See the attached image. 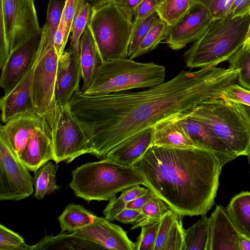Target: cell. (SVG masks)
Returning <instances> with one entry per match:
<instances>
[{"label":"cell","instance_id":"cell-1","mask_svg":"<svg viewBox=\"0 0 250 250\" xmlns=\"http://www.w3.org/2000/svg\"><path fill=\"white\" fill-rule=\"evenodd\" d=\"M235 82L230 69L208 66L193 72L183 70L141 91L86 95L80 90L68 106L88 140V153L104 159L128 137L189 112L206 100L220 98L223 90Z\"/></svg>","mask_w":250,"mask_h":250},{"label":"cell","instance_id":"cell-2","mask_svg":"<svg viewBox=\"0 0 250 250\" xmlns=\"http://www.w3.org/2000/svg\"><path fill=\"white\" fill-rule=\"evenodd\" d=\"M132 166L145 186L183 216L205 215L214 204L222 167L209 151L151 146Z\"/></svg>","mask_w":250,"mask_h":250},{"label":"cell","instance_id":"cell-3","mask_svg":"<svg viewBox=\"0 0 250 250\" xmlns=\"http://www.w3.org/2000/svg\"><path fill=\"white\" fill-rule=\"evenodd\" d=\"M250 24V13L233 18H214L184 54L186 65L202 68L228 61L246 42Z\"/></svg>","mask_w":250,"mask_h":250},{"label":"cell","instance_id":"cell-4","mask_svg":"<svg viewBox=\"0 0 250 250\" xmlns=\"http://www.w3.org/2000/svg\"><path fill=\"white\" fill-rule=\"evenodd\" d=\"M145 184L143 177L132 166L104 158L74 169L69 187L76 196L89 202L107 201L126 188Z\"/></svg>","mask_w":250,"mask_h":250},{"label":"cell","instance_id":"cell-5","mask_svg":"<svg viewBox=\"0 0 250 250\" xmlns=\"http://www.w3.org/2000/svg\"><path fill=\"white\" fill-rule=\"evenodd\" d=\"M166 68L128 58L101 62L86 95H103L135 88H150L165 82Z\"/></svg>","mask_w":250,"mask_h":250},{"label":"cell","instance_id":"cell-6","mask_svg":"<svg viewBox=\"0 0 250 250\" xmlns=\"http://www.w3.org/2000/svg\"><path fill=\"white\" fill-rule=\"evenodd\" d=\"M206 124L237 157L250 151V125L234 103L221 98L206 100L183 114Z\"/></svg>","mask_w":250,"mask_h":250},{"label":"cell","instance_id":"cell-7","mask_svg":"<svg viewBox=\"0 0 250 250\" xmlns=\"http://www.w3.org/2000/svg\"><path fill=\"white\" fill-rule=\"evenodd\" d=\"M133 19L114 2L93 7L88 26L102 62L128 58Z\"/></svg>","mask_w":250,"mask_h":250},{"label":"cell","instance_id":"cell-8","mask_svg":"<svg viewBox=\"0 0 250 250\" xmlns=\"http://www.w3.org/2000/svg\"><path fill=\"white\" fill-rule=\"evenodd\" d=\"M41 29L34 0H0V68L12 51Z\"/></svg>","mask_w":250,"mask_h":250},{"label":"cell","instance_id":"cell-9","mask_svg":"<svg viewBox=\"0 0 250 250\" xmlns=\"http://www.w3.org/2000/svg\"><path fill=\"white\" fill-rule=\"evenodd\" d=\"M44 118L51 130L52 160L56 164L62 161L69 163L79 156L88 153V140L68 104L60 108L55 106Z\"/></svg>","mask_w":250,"mask_h":250},{"label":"cell","instance_id":"cell-10","mask_svg":"<svg viewBox=\"0 0 250 250\" xmlns=\"http://www.w3.org/2000/svg\"><path fill=\"white\" fill-rule=\"evenodd\" d=\"M39 57L32 83V98L35 112L44 118L55 108V87L59 57L53 45L49 44L48 36L41 33L38 47Z\"/></svg>","mask_w":250,"mask_h":250},{"label":"cell","instance_id":"cell-11","mask_svg":"<svg viewBox=\"0 0 250 250\" xmlns=\"http://www.w3.org/2000/svg\"><path fill=\"white\" fill-rule=\"evenodd\" d=\"M28 169L0 136V200L19 201L34 191Z\"/></svg>","mask_w":250,"mask_h":250},{"label":"cell","instance_id":"cell-12","mask_svg":"<svg viewBox=\"0 0 250 250\" xmlns=\"http://www.w3.org/2000/svg\"><path fill=\"white\" fill-rule=\"evenodd\" d=\"M214 19L205 6L192 1L186 14L174 24L169 25L165 42L173 50L181 49L199 39Z\"/></svg>","mask_w":250,"mask_h":250},{"label":"cell","instance_id":"cell-13","mask_svg":"<svg viewBox=\"0 0 250 250\" xmlns=\"http://www.w3.org/2000/svg\"><path fill=\"white\" fill-rule=\"evenodd\" d=\"M40 38L41 32L9 54L1 68L0 85L4 94L11 90L33 65L37 58Z\"/></svg>","mask_w":250,"mask_h":250},{"label":"cell","instance_id":"cell-14","mask_svg":"<svg viewBox=\"0 0 250 250\" xmlns=\"http://www.w3.org/2000/svg\"><path fill=\"white\" fill-rule=\"evenodd\" d=\"M73 235L100 246L103 250H136L135 243L119 226L101 217L96 223L79 228Z\"/></svg>","mask_w":250,"mask_h":250},{"label":"cell","instance_id":"cell-15","mask_svg":"<svg viewBox=\"0 0 250 250\" xmlns=\"http://www.w3.org/2000/svg\"><path fill=\"white\" fill-rule=\"evenodd\" d=\"M82 72L79 53L72 48L63 52L59 60L55 87V105L57 107L67 105L77 92Z\"/></svg>","mask_w":250,"mask_h":250},{"label":"cell","instance_id":"cell-16","mask_svg":"<svg viewBox=\"0 0 250 250\" xmlns=\"http://www.w3.org/2000/svg\"><path fill=\"white\" fill-rule=\"evenodd\" d=\"M186 129L196 145L212 153L223 167L237 156L204 123L182 114L174 118Z\"/></svg>","mask_w":250,"mask_h":250},{"label":"cell","instance_id":"cell-17","mask_svg":"<svg viewBox=\"0 0 250 250\" xmlns=\"http://www.w3.org/2000/svg\"><path fill=\"white\" fill-rule=\"evenodd\" d=\"M42 119L35 112L19 115L1 125L0 136L20 157L30 138L41 126Z\"/></svg>","mask_w":250,"mask_h":250},{"label":"cell","instance_id":"cell-18","mask_svg":"<svg viewBox=\"0 0 250 250\" xmlns=\"http://www.w3.org/2000/svg\"><path fill=\"white\" fill-rule=\"evenodd\" d=\"M39 57L38 50L36 60L30 69L11 90L1 98L0 106L3 123H5L20 114L35 112L32 98V83L34 70Z\"/></svg>","mask_w":250,"mask_h":250},{"label":"cell","instance_id":"cell-19","mask_svg":"<svg viewBox=\"0 0 250 250\" xmlns=\"http://www.w3.org/2000/svg\"><path fill=\"white\" fill-rule=\"evenodd\" d=\"M208 250H240L239 232L230 219L226 208L216 205L209 217Z\"/></svg>","mask_w":250,"mask_h":250},{"label":"cell","instance_id":"cell-20","mask_svg":"<svg viewBox=\"0 0 250 250\" xmlns=\"http://www.w3.org/2000/svg\"><path fill=\"white\" fill-rule=\"evenodd\" d=\"M53 157L50 127L44 118L41 126L28 141L20 158L29 170L35 172Z\"/></svg>","mask_w":250,"mask_h":250},{"label":"cell","instance_id":"cell-21","mask_svg":"<svg viewBox=\"0 0 250 250\" xmlns=\"http://www.w3.org/2000/svg\"><path fill=\"white\" fill-rule=\"evenodd\" d=\"M153 131V127H150L131 135L112 149L105 158L123 166H132L151 146Z\"/></svg>","mask_w":250,"mask_h":250},{"label":"cell","instance_id":"cell-22","mask_svg":"<svg viewBox=\"0 0 250 250\" xmlns=\"http://www.w3.org/2000/svg\"><path fill=\"white\" fill-rule=\"evenodd\" d=\"M153 129L151 146L183 148L198 147L174 118L156 125Z\"/></svg>","mask_w":250,"mask_h":250},{"label":"cell","instance_id":"cell-23","mask_svg":"<svg viewBox=\"0 0 250 250\" xmlns=\"http://www.w3.org/2000/svg\"><path fill=\"white\" fill-rule=\"evenodd\" d=\"M79 58L83 80L82 91H85L93 82L97 70L102 62L98 49L88 25L80 40Z\"/></svg>","mask_w":250,"mask_h":250},{"label":"cell","instance_id":"cell-24","mask_svg":"<svg viewBox=\"0 0 250 250\" xmlns=\"http://www.w3.org/2000/svg\"><path fill=\"white\" fill-rule=\"evenodd\" d=\"M103 250L98 245L81 239L71 233L61 232L53 236L46 235L37 244L34 245L33 250Z\"/></svg>","mask_w":250,"mask_h":250},{"label":"cell","instance_id":"cell-25","mask_svg":"<svg viewBox=\"0 0 250 250\" xmlns=\"http://www.w3.org/2000/svg\"><path fill=\"white\" fill-rule=\"evenodd\" d=\"M226 209L238 231L250 238V192L242 191L234 196Z\"/></svg>","mask_w":250,"mask_h":250},{"label":"cell","instance_id":"cell-26","mask_svg":"<svg viewBox=\"0 0 250 250\" xmlns=\"http://www.w3.org/2000/svg\"><path fill=\"white\" fill-rule=\"evenodd\" d=\"M101 217L86 209L83 206L68 204L58 217L61 232L73 233L77 229L96 223Z\"/></svg>","mask_w":250,"mask_h":250},{"label":"cell","instance_id":"cell-27","mask_svg":"<svg viewBox=\"0 0 250 250\" xmlns=\"http://www.w3.org/2000/svg\"><path fill=\"white\" fill-rule=\"evenodd\" d=\"M57 171V166L49 161L35 172L33 178L35 188L34 196L36 199L42 200L59 188L56 184Z\"/></svg>","mask_w":250,"mask_h":250},{"label":"cell","instance_id":"cell-28","mask_svg":"<svg viewBox=\"0 0 250 250\" xmlns=\"http://www.w3.org/2000/svg\"><path fill=\"white\" fill-rule=\"evenodd\" d=\"M209 221L206 214L194 224L184 230L186 250H208Z\"/></svg>","mask_w":250,"mask_h":250},{"label":"cell","instance_id":"cell-29","mask_svg":"<svg viewBox=\"0 0 250 250\" xmlns=\"http://www.w3.org/2000/svg\"><path fill=\"white\" fill-rule=\"evenodd\" d=\"M169 209V207L155 194L140 210V215L132 224L131 229L160 221Z\"/></svg>","mask_w":250,"mask_h":250},{"label":"cell","instance_id":"cell-30","mask_svg":"<svg viewBox=\"0 0 250 250\" xmlns=\"http://www.w3.org/2000/svg\"><path fill=\"white\" fill-rule=\"evenodd\" d=\"M228 61L229 68L240 70L237 79L240 86L250 90V46L247 41Z\"/></svg>","mask_w":250,"mask_h":250},{"label":"cell","instance_id":"cell-31","mask_svg":"<svg viewBox=\"0 0 250 250\" xmlns=\"http://www.w3.org/2000/svg\"><path fill=\"white\" fill-rule=\"evenodd\" d=\"M192 0H161L156 11L168 25L176 23L188 11Z\"/></svg>","mask_w":250,"mask_h":250},{"label":"cell","instance_id":"cell-32","mask_svg":"<svg viewBox=\"0 0 250 250\" xmlns=\"http://www.w3.org/2000/svg\"><path fill=\"white\" fill-rule=\"evenodd\" d=\"M168 28L169 25L160 18L159 19L142 41L135 52L129 58L135 59L156 48L163 40H165L166 39Z\"/></svg>","mask_w":250,"mask_h":250},{"label":"cell","instance_id":"cell-33","mask_svg":"<svg viewBox=\"0 0 250 250\" xmlns=\"http://www.w3.org/2000/svg\"><path fill=\"white\" fill-rule=\"evenodd\" d=\"M159 19L160 18L155 11L144 19L137 21H133V27L128 53V58L135 52L142 41Z\"/></svg>","mask_w":250,"mask_h":250},{"label":"cell","instance_id":"cell-34","mask_svg":"<svg viewBox=\"0 0 250 250\" xmlns=\"http://www.w3.org/2000/svg\"><path fill=\"white\" fill-rule=\"evenodd\" d=\"M93 7L85 1L75 17L70 30V47L79 53V43L81 37L87 26L91 17Z\"/></svg>","mask_w":250,"mask_h":250},{"label":"cell","instance_id":"cell-35","mask_svg":"<svg viewBox=\"0 0 250 250\" xmlns=\"http://www.w3.org/2000/svg\"><path fill=\"white\" fill-rule=\"evenodd\" d=\"M33 250L34 245H28L19 234L0 225V250Z\"/></svg>","mask_w":250,"mask_h":250},{"label":"cell","instance_id":"cell-36","mask_svg":"<svg viewBox=\"0 0 250 250\" xmlns=\"http://www.w3.org/2000/svg\"><path fill=\"white\" fill-rule=\"evenodd\" d=\"M183 216L176 213L173 225L165 243L163 250H186L184 239Z\"/></svg>","mask_w":250,"mask_h":250},{"label":"cell","instance_id":"cell-37","mask_svg":"<svg viewBox=\"0 0 250 250\" xmlns=\"http://www.w3.org/2000/svg\"><path fill=\"white\" fill-rule=\"evenodd\" d=\"M160 221L141 227L140 234L135 243L136 250H153Z\"/></svg>","mask_w":250,"mask_h":250},{"label":"cell","instance_id":"cell-38","mask_svg":"<svg viewBox=\"0 0 250 250\" xmlns=\"http://www.w3.org/2000/svg\"><path fill=\"white\" fill-rule=\"evenodd\" d=\"M177 212L170 208L160 221L153 250H163Z\"/></svg>","mask_w":250,"mask_h":250},{"label":"cell","instance_id":"cell-39","mask_svg":"<svg viewBox=\"0 0 250 250\" xmlns=\"http://www.w3.org/2000/svg\"><path fill=\"white\" fill-rule=\"evenodd\" d=\"M220 98L233 103L250 106V90L235 83L227 86L222 92Z\"/></svg>","mask_w":250,"mask_h":250},{"label":"cell","instance_id":"cell-40","mask_svg":"<svg viewBox=\"0 0 250 250\" xmlns=\"http://www.w3.org/2000/svg\"><path fill=\"white\" fill-rule=\"evenodd\" d=\"M85 1V0H65L63 12L65 18V44L70 34L73 21Z\"/></svg>","mask_w":250,"mask_h":250},{"label":"cell","instance_id":"cell-41","mask_svg":"<svg viewBox=\"0 0 250 250\" xmlns=\"http://www.w3.org/2000/svg\"><path fill=\"white\" fill-rule=\"evenodd\" d=\"M229 0H192L205 6L214 18L224 17L227 10Z\"/></svg>","mask_w":250,"mask_h":250},{"label":"cell","instance_id":"cell-42","mask_svg":"<svg viewBox=\"0 0 250 250\" xmlns=\"http://www.w3.org/2000/svg\"><path fill=\"white\" fill-rule=\"evenodd\" d=\"M103 211L105 218L109 221H115L116 216L125 208L126 204L119 197L114 196Z\"/></svg>","mask_w":250,"mask_h":250},{"label":"cell","instance_id":"cell-43","mask_svg":"<svg viewBox=\"0 0 250 250\" xmlns=\"http://www.w3.org/2000/svg\"><path fill=\"white\" fill-rule=\"evenodd\" d=\"M161 0H143L137 7L133 21L144 19L156 11Z\"/></svg>","mask_w":250,"mask_h":250},{"label":"cell","instance_id":"cell-44","mask_svg":"<svg viewBox=\"0 0 250 250\" xmlns=\"http://www.w3.org/2000/svg\"><path fill=\"white\" fill-rule=\"evenodd\" d=\"M248 13H250V0H234L229 7L225 17L233 18Z\"/></svg>","mask_w":250,"mask_h":250},{"label":"cell","instance_id":"cell-45","mask_svg":"<svg viewBox=\"0 0 250 250\" xmlns=\"http://www.w3.org/2000/svg\"><path fill=\"white\" fill-rule=\"evenodd\" d=\"M65 18L62 12L61 21L54 37V47L59 58L64 52L65 46L64 43Z\"/></svg>","mask_w":250,"mask_h":250},{"label":"cell","instance_id":"cell-46","mask_svg":"<svg viewBox=\"0 0 250 250\" xmlns=\"http://www.w3.org/2000/svg\"><path fill=\"white\" fill-rule=\"evenodd\" d=\"M148 188H142L139 185H134L123 190L120 198L126 204L137 197L146 194Z\"/></svg>","mask_w":250,"mask_h":250},{"label":"cell","instance_id":"cell-47","mask_svg":"<svg viewBox=\"0 0 250 250\" xmlns=\"http://www.w3.org/2000/svg\"><path fill=\"white\" fill-rule=\"evenodd\" d=\"M140 215L139 210L125 208L116 216L115 221H118L123 224H132Z\"/></svg>","mask_w":250,"mask_h":250},{"label":"cell","instance_id":"cell-48","mask_svg":"<svg viewBox=\"0 0 250 250\" xmlns=\"http://www.w3.org/2000/svg\"><path fill=\"white\" fill-rule=\"evenodd\" d=\"M154 195L155 194L149 189L146 194L127 203L126 204L125 208L140 211Z\"/></svg>","mask_w":250,"mask_h":250},{"label":"cell","instance_id":"cell-49","mask_svg":"<svg viewBox=\"0 0 250 250\" xmlns=\"http://www.w3.org/2000/svg\"><path fill=\"white\" fill-rule=\"evenodd\" d=\"M142 0H112L109 2H114L117 4L133 19L135 12Z\"/></svg>","mask_w":250,"mask_h":250},{"label":"cell","instance_id":"cell-50","mask_svg":"<svg viewBox=\"0 0 250 250\" xmlns=\"http://www.w3.org/2000/svg\"><path fill=\"white\" fill-rule=\"evenodd\" d=\"M234 104L250 125V106L239 104Z\"/></svg>","mask_w":250,"mask_h":250},{"label":"cell","instance_id":"cell-51","mask_svg":"<svg viewBox=\"0 0 250 250\" xmlns=\"http://www.w3.org/2000/svg\"><path fill=\"white\" fill-rule=\"evenodd\" d=\"M238 242L240 250H250V238L239 232Z\"/></svg>","mask_w":250,"mask_h":250},{"label":"cell","instance_id":"cell-52","mask_svg":"<svg viewBox=\"0 0 250 250\" xmlns=\"http://www.w3.org/2000/svg\"><path fill=\"white\" fill-rule=\"evenodd\" d=\"M112 0H85L91 4L93 7L99 6L103 4L108 3Z\"/></svg>","mask_w":250,"mask_h":250},{"label":"cell","instance_id":"cell-53","mask_svg":"<svg viewBox=\"0 0 250 250\" xmlns=\"http://www.w3.org/2000/svg\"><path fill=\"white\" fill-rule=\"evenodd\" d=\"M247 156L248 157V161H249V164H250V151L249 154H248V155Z\"/></svg>","mask_w":250,"mask_h":250},{"label":"cell","instance_id":"cell-54","mask_svg":"<svg viewBox=\"0 0 250 250\" xmlns=\"http://www.w3.org/2000/svg\"><path fill=\"white\" fill-rule=\"evenodd\" d=\"M250 37V27H249V32H248V38L247 39Z\"/></svg>","mask_w":250,"mask_h":250},{"label":"cell","instance_id":"cell-55","mask_svg":"<svg viewBox=\"0 0 250 250\" xmlns=\"http://www.w3.org/2000/svg\"><path fill=\"white\" fill-rule=\"evenodd\" d=\"M247 41L249 43L250 46V37H249L247 40Z\"/></svg>","mask_w":250,"mask_h":250}]
</instances>
